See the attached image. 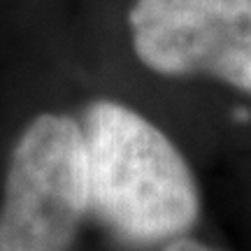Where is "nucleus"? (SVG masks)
<instances>
[{
	"instance_id": "obj_3",
	"label": "nucleus",
	"mask_w": 251,
	"mask_h": 251,
	"mask_svg": "<svg viewBox=\"0 0 251 251\" xmlns=\"http://www.w3.org/2000/svg\"><path fill=\"white\" fill-rule=\"evenodd\" d=\"M128 26L156 75H207L251 93V0H135Z\"/></svg>"
},
{
	"instance_id": "obj_1",
	"label": "nucleus",
	"mask_w": 251,
	"mask_h": 251,
	"mask_svg": "<svg viewBox=\"0 0 251 251\" xmlns=\"http://www.w3.org/2000/svg\"><path fill=\"white\" fill-rule=\"evenodd\" d=\"M89 212L121 242L153 247L181 237L200 214L196 177L156 124L117 100L84 114Z\"/></svg>"
},
{
	"instance_id": "obj_2",
	"label": "nucleus",
	"mask_w": 251,
	"mask_h": 251,
	"mask_svg": "<svg viewBox=\"0 0 251 251\" xmlns=\"http://www.w3.org/2000/svg\"><path fill=\"white\" fill-rule=\"evenodd\" d=\"M89 212L84 130L45 112L19 135L0 209V251H70Z\"/></svg>"
},
{
	"instance_id": "obj_4",
	"label": "nucleus",
	"mask_w": 251,
	"mask_h": 251,
	"mask_svg": "<svg viewBox=\"0 0 251 251\" xmlns=\"http://www.w3.org/2000/svg\"><path fill=\"white\" fill-rule=\"evenodd\" d=\"M163 251H219V249H212V247L198 242V240H191V237H175V240H170L163 247Z\"/></svg>"
}]
</instances>
